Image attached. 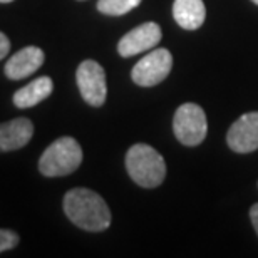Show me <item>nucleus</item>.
I'll use <instances>...</instances> for the list:
<instances>
[{"mask_svg": "<svg viewBox=\"0 0 258 258\" xmlns=\"http://www.w3.org/2000/svg\"><path fill=\"white\" fill-rule=\"evenodd\" d=\"M64 213L86 231H104L111 225L109 206L99 195L87 188H74L64 196Z\"/></svg>", "mask_w": 258, "mask_h": 258, "instance_id": "nucleus-1", "label": "nucleus"}, {"mask_svg": "<svg viewBox=\"0 0 258 258\" xmlns=\"http://www.w3.org/2000/svg\"><path fill=\"white\" fill-rule=\"evenodd\" d=\"M126 169L136 184L143 188H156L166 176L164 158L149 144H134L126 154Z\"/></svg>", "mask_w": 258, "mask_h": 258, "instance_id": "nucleus-2", "label": "nucleus"}, {"mask_svg": "<svg viewBox=\"0 0 258 258\" xmlns=\"http://www.w3.org/2000/svg\"><path fill=\"white\" fill-rule=\"evenodd\" d=\"M82 163L81 144L74 138L64 136L49 144L39 159V169L44 176L57 178L74 173Z\"/></svg>", "mask_w": 258, "mask_h": 258, "instance_id": "nucleus-3", "label": "nucleus"}, {"mask_svg": "<svg viewBox=\"0 0 258 258\" xmlns=\"http://www.w3.org/2000/svg\"><path fill=\"white\" fill-rule=\"evenodd\" d=\"M174 136L184 146H198L205 141L206 133H208V122L206 114L198 104L186 102L179 106L174 112L173 119Z\"/></svg>", "mask_w": 258, "mask_h": 258, "instance_id": "nucleus-4", "label": "nucleus"}, {"mask_svg": "<svg viewBox=\"0 0 258 258\" xmlns=\"http://www.w3.org/2000/svg\"><path fill=\"white\" fill-rule=\"evenodd\" d=\"M173 67V55L168 49H154L133 67L131 77L138 86L153 87L169 76Z\"/></svg>", "mask_w": 258, "mask_h": 258, "instance_id": "nucleus-5", "label": "nucleus"}, {"mask_svg": "<svg viewBox=\"0 0 258 258\" xmlns=\"http://www.w3.org/2000/svg\"><path fill=\"white\" fill-rule=\"evenodd\" d=\"M76 81L82 99L87 104L94 107L104 104L107 96V86L106 72L101 64H97L96 60H84V62H81L76 72Z\"/></svg>", "mask_w": 258, "mask_h": 258, "instance_id": "nucleus-6", "label": "nucleus"}, {"mask_svg": "<svg viewBox=\"0 0 258 258\" xmlns=\"http://www.w3.org/2000/svg\"><path fill=\"white\" fill-rule=\"evenodd\" d=\"M161 27L154 22L141 24L139 27L133 29L117 44V52L122 57H133L136 54H141L144 50H151L156 47L161 40Z\"/></svg>", "mask_w": 258, "mask_h": 258, "instance_id": "nucleus-7", "label": "nucleus"}, {"mask_svg": "<svg viewBox=\"0 0 258 258\" xmlns=\"http://www.w3.org/2000/svg\"><path fill=\"white\" fill-rule=\"evenodd\" d=\"M226 141L236 153H251L258 149V112H246L238 117L230 127Z\"/></svg>", "mask_w": 258, "mask_h": 258, "instance_id": "nucleus-8", "label": "nucleus"}, {"mask_svg": "<svg viewBox=\"0 0 258 258\" xmlns=\"http://www.w3.org/2000/svg\"><path fill=\"white\" fill-rule=\"evenodd\" d=\"M42 64H44L42 49L29 45V47L20 49L17 54H14L12 57L7 60V64L4 67V72L9 79L20 81V79H24V77L32 76L35 71L40 69Z\"/></svg>", "mask_w": 258, "mask_h": 258, "instance_id": "nucleus-9", "label": "nucleus"}, {"mask_svg": "<svg viewBox=\"0 0 258 258\" xmlns=\"http://www.w3.org/2000/svg\"><path fill=\"white\" fill-rule=\"evenodd\" d=\"M32 134L34 124L27 117H17V119L0 124V153L24 148L32 139Z\"/></svg>", "mask_w": 258, "mask_h": 258, "instance_id": "nucleus-10", "label": "nucleus"}, {"mask_svg": "<svg viewBox=\"0 0 258 258\" xmlns=\"http://www.w3.org/2000/svg\"><path fill=\"white\" fill-rule=\"evenodd\" d=\"M54 82L49 76H42L34 79L30 84H27L22 89H19L14 94V104L19 109H27V107H34L35 104L42 102L44 99L52 94Z\"/></svg>", "mask_w": 258, "mask_h": 258, "instance_id": "nucleus-11", "label": "nucleus"}, {"mask_svg": "<svg viewBox=\"0 0 258 258\" xmlns=\"http://www.w3.org/2000/svg\"><path fill=\"white\" fill-rule=\"evenodd\" d=\"M173 17L179 27L186 30L200 29L206 19V9L203 0H174Z\"/></svg>", "mask_w": 258, "mask_h": 258, "instance_id": "nucleus-12", "label": "nucleus"}, {"mask_svg": "<svg viewBox=\"0 0 258 258\" xmlns=\"http://www.w3.org/2000/svg\"><path fill=\"white\" fill-rule=\"evenodd\" d=\"M141 4V0H97V10L104 15H124Z\"/></svg>", "mask_w": 258, "mask_h": 258, "instance_id": "nucleus-13", "label": "nucleus"}, {"mask_svg": "<svg viewBox=\"0 0 258 258\" xmlns=\"http://www.w3.org/2000/svg\"><path fill=\"white\" fill-rule=\"evenodd\" d=\"M19 245V235L12 230H0V253Z\"/></svg>", "mask_w": 258, "mask_h": 258, "instance_id": "nucleus-14", "label": "nucleus"}, {"mask_svg": "<svg viewBox=\"0 0 258 258\" xmlns=\"http://www.w3.org/2000/svg\"><path fill=\"white\" fill-rule=\"evenodd\" d=\"M9 50H10V40L4 32H0V60L9 54Z\"/></svg>", "mask_w": 258, "mask_h": 258, "instance_id": "nucleus-15", "label": "nucleus"}, {"mask_svg": "<svg viewBox=\"0 0 258 258\" xmlns=\"http://www.w3.org/2000/svg\"><path fill=\"white\" fill-rule=\"evenodd\" d=\"M250 218H251V225H253L255 231L258 233V203L251 206V210H250Z\"/></svg>", "mask_w": 258, "mask_h": 258, "instance_id": "nucleus-16", "label": "nucleus"}, {"mask_svg": "<svg viewBox=\"0 0 258 258\" xmlns=\"http://www.w3.org/2000/svg\"><path fill=\"white\" fill-rule=\"evenodd\" d=\"M9 2H14V0H0V4H9Z\"/></svg>", "mask_w": 258, "mask_h": 258, "instance_id": "nucleus-17", "label": "nucleus"}, {"mask_svg": "<svg viewBox=\"0 0 258 258\" xmlns=\"http://www.w3.org/2000/svg\"><path fill=\"white\" fill-rule=\"evenodd\" d=\"M251 2H255V4L258 5V0H251Z\"/></svg>", "mask_w": 258, "mask_h": 258, "instance_id": "nucleus-18", "label": "nucleus"}]
</instances>
